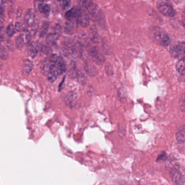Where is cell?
I'll return each instance as SVG.
<instances>
[{
    "label": "cell",
    "instance_id": "cell-22",
    "mask_svg": "<svg viewBox=\"0 0 185 185\" xmlns=\"http://www.w3.org/2000/svg\"><path fill=\"white\" fill-rule=\"evenodd\" d=\"M25 43H26L25 38L23 34H21L16 39V46L19 50H21V48H22L24 45H25Z\"/></svg>",
    "mask_w": 185,
    "mask_h": 185
},
{
    "label": "cell",
    "instance_id": "cell-3",
    "mask_svg": "<svg viewBox=\"0 0 185 185\" xmlns=\"http://www.w3.org/2000/svg\"><path fill=\"white\" fill-rule=\"evenodd\" d=\"M87 10L88 11L87 14L90 20L94 21H98L99 22L100 25L103 26L102 22H103V20L104 19V18L103 12L98 6L92 3L91 5H90L87 8ZM103 22L105 23V22Z\"/></svg>",
    "mask_w": 185,
    "mask_h": 185
},
{
    "label": "cell",
    "instance_id": "cell-21",
    "mask_svg": "<svg viewBox=\"0 0 185 185\" xmlns=\"http://www.w3.org/2000/svg\"><path fill=\"white\" fill-rule=\"evenodd\" d=\"M51 67V62L50 61L49 58L46 59L41 65V72L43 74V75L47 76L48 74V71L50 70Z\"/></svg>",
    "mask_w": 185,
    "mask_h": 185
},
{
    "label": "cell",
    "instance_id": "cell-5",
    "mask_svg": "<svg viewBox=\"0 0 185 185\" xmlns=\"http://www.w3.org/2000/svg\"><path fill=\"white\" fill-rule=\"evenodd\" d=\"M185 43H179L174 44L170 48V53L173 58L181 59L185 58Z\"/></svg>",
    "mask_w": 185,
    "mask_h": 185
},
{
    "label": "cell",
    "instance_id": "cell-11",
    "mask_svg": "<svg viewBox=\"0 0 185 185\" xmlns=\"http://www.w3.org/2000/svg\"><path fill=\"white\" fill-rule=\"evenodd\" d=\"M78 22L83 27H87L89 25L90 19L87 13L84 10H79L78 16Z\"/></svg>",
    "mask_w": 185,
    "mask_h": 185
},
{
    "label": "cell",
    "instance_id": "cell-33",
    "mask_svg": "<svg viewBox=\"0 0 185 185\" xmlns=\"http://www.w3.org/2000/svg\"><path fill=\"white\" fill-rule=\"evenodd\" d=\"M93 3V0H83L82 5L85 9H86L89 7V6L91 5Z\"/></svg>",
    "mask_w": 185,
    "mask_h": 185
},
{
    "label": "cell",
    "instance_id": "cell-29",
    "mask_svg": "<svg viewBox=\"0 0 185 185\" xmlns=\"http://www.w3.org/2000/svg\"><path fill=\"white\" fill-rule=\"evenodd\" d=\"M23 34H24V36H25V38L26 43H30L31 39H32V36H31V33H30V32L27 31V30H25L24 31Z\"/></svg>",
    "mask_w": 185,
    "mask_h": 185
},
{
    "label": "cell",
    "instance_id": "cell-18",
    "mask_svg": "<svg viewBox=\"0 0 185 185\" xmlns=\"http://www.w3.org/2000/svg\"><path fill=\"white\" fill-rule=\"evenodd\" d=\"M9 54L6 48L5 45L3 43L2 41L0 42V58L3 60H5L8 58Z\"/></svg>",
    "mask_w": 185,
    "mask_h": 185
},
{
    "label": "cell",
    "instance_id": "cell-26",
    "mask_svg": "<svg viewBox=\"0 0 185 185\" xmlns=\"http://www.w3.org/2000/svg\"><path fill=\"white\" fill-rule=\"evenodd\" d=\"M118 98L121 101H124L127 98V93L125 90V89L123 88H120L118 90Z\"/></svg>",
    "mask_w": 185,
    "mask_h": 185
},
{
    "label": "cell",
    "instance_id": "cell-20",
    "mask_svg": "<svg viewBox=\"0 0 185 185\" xmlns=\"http://www.w3.org/2000/svg\"><path fill=\"white\" fill-rule=\"evenodd\" d=\"M176 69L180 74L185 75V58L179 59L176 65Z\"/></svg>",
    "mask_w": 185,
    "mask_h": 185
},
{
    "label": "cell",
    "instance_id": "cell-27",
    "mask_svg": "<svg viewBox=\"0 0 185 185\" xmlns=\"http://www.w3.org/2000/svg\"><path fill=\"white\" fill-rule=\"evenodd\" d=\"M85 69L87 74H88L89 75L93 76L96 74L97 71L96 69H94V67L92 66L91 65L87 64L85 67Z\"/></svg>",
    "mask_w": 185,
    "mask_h": 185
},
{
    "label": "cell",
    "instance_id": "cell-9",
    "mask_svg": "<svg viewBox=\"0 0 185 185\" xmlns=\"http://www.w3.org/2000/svg\"><path fill=\"white\" fill-rule=\"evenodd\" d=\"M56 71L58 75H61L65 72L66 70V64L65 61L61 57H58L57 60L54 63Z\"/></svg>",
    "mask_w": 185,
    "mask_h": 185
},
{
    "label": "cell",
    "instance_id": "cell-12",
    "mask_svg": "<svg viewBox=\"0 0 185 185\" xmlns=\"http://www.w3.org/2000/svg\"><path fill=\"white\" fill-rule=\"evenodd\" d=\"M36 20V15L32 9H29L26 13L24 17V21L26 25L28 27L33 26L34 23L35 22Z\"/></svg>",
    "mask_w": 185,
    "mask_h": 185
},
{
    "label": "cell",
    "instance_id": "cell-14",
    "mask_svg": "<svg viewBox=\"0 0 185 185\" xmlns=\"http://www.w3.org/2000/svg\"><path fill=\"white\" fill-rule=\"evenodd\" d=\"M33 62L29 59H26L23 61L22 67V72L25 76H28L31 74L33 69Z\"/></svg>",
    "mask_w": 185,
    "mask_h": 185
},
{
    "label": "cell",
    "instance_id": "cell-4",
    "mask_svg": "<svg viewBox=\"0 0 185 185\" xmlns=\"http://www.w3.org/2000/svg\"><path fill=\"white\" fill-rule=\"evenodd\" d=\"M170 177L174 184L178 185H185V175L181 171L180 166L175 165L170 172Z\"/></svg>",
    "mask_w": 185,
    "mask_h": 185
},
{
    "label": "cell",
    "instance_id": "cell-16",
    "mask_svg": "<svg viewBox=\"0 0 185 185\" xmlns=\"http://www.w3.org/2000/svg\"><path fill=\"white\" fill-rule=\"evenodd\" d=\"M79 10H80L79 9L74 7L70 10L67 11L65 14L66 20H70L73 19H77L78 20V16Z\"/></svg>",
    "mask_w": 185,
    "mask_h": 185
},
{
    "label": "cell",
    "instance_id": "cell-19",
    "mask_svg": "<svg viewBox=\"0 0 185 185\" xmlns=\"http://www.w3.org/2000/svg\"><path fill=\"white\" fill-rule=\"evenodd\" d=\"M59 36V35L54 32L49 33L46 37V42L48 45H53L56 43Z\"/></svg>",
    "mask_w": 185,
    "mask_h": 185
},
{
    "label": "cell",
    "instance_id": "cell-28",
    "mask_svg": "<svg viewBox=\"0 0 185 185\" xmlns=\"http://www.w3.org/2000/svg\"><path fill=\"white\" fill-rule=\"evenodd\" d=\"M185 94H183L180 97L179 99V107H180L181 111L184 112H185Z\"/></svg>",
    "mask_w": 185,
    "mask_h": 185
},
{
    "label": "cell",
    "instance_id": "cell-7",
    "mask_svg": "<svg viewBox=\"0 0 185 185\" xmlns=\"http://www.w3.org/2000/svg\"><path fill=\"white\" fill-rule=\"evenodd\" d=\"M78 101V96L76 92L74 91L69 92L66 94L65 99V104L67 107L70 109H73L76 105Z\"/></svg>",
    "mask_w": 185,
    "mask_h": 185
},
{
    "label": "cell",
    "instance_id": "cell-8",
    "mask_svg": "<svg viewBox=\"0 0 185 185\" xmlns=\"http://www.w3.org/2000/svg\"><path fill=\"white\" fill-rule=\"evenodd\" d=\"M78 22V20L77 19L67 20V22L64 27V32L69 34H74L76 30Z\"/></svg>",
    "mask_w": 185,
    "mask_h": 185
},
{
    "label": "cell",
    "instance_id": "cell-23",
    "mask_svg": "<svg viewBox=\"0 0 185 185\" xmlns=\"http://www.w3.org/2000/svg\"><path fill=\"white\" fill-rule=\"evenodd\" d=\"M49 27H50V25L48 22L45 21L43 23V25L41 26L40 32H39V36L40 37H43L44 36H46L48 29H49Z\"/></svg>",
    "mask_w": 185,
    "mask_h": 185
},
{
    "label": "cell",
    "instance_id": "cell-13",
    "mask_svg": "<svg viewBox=\"0 0 185 185\" xmlns=\"http://www.w3.org/2000/svg\"><path fill=\"white\" fill-rule=\"evenodd\" d=\"M89 36L91 41L95 43H99L101 40V36L99 35V32L95 26H92L89 32Z\"/></svg>",
    "mask_w": 185,
    "mask_h": 185
},
{
    "label": "cell",
    "instance_id": "cell-37",
    "mask_svg": "<svg viewBox=\"0 0 185 185\" xmlns=\"http://www.w3.org/2000/svg\"><path fill=\"white\" fill-rule=\"evenodd\" d=\"M0 17L3 18L4 17V8L2 5H0Z\"/></svg>",
    "mask_w": 185,
    "mask_h": 185
},
{
    "label": "cell",
    "instance_id": "cell-32",
    "mask_svg": "<svg viewBox=\"0 0 185 185\" xmlns=\"http://www.w3.org/2000/svg\"><path fill=\"white\" fill-rule=\"evenodd\" d=\"M59 1L63 2V5L64 9H68L71 5V0H58Z\"/></svg>",
    "mask_w": 185,
    "mask_h": 185
},
{
    "label": "cell",
    "instance_id": "cell-36",
    "mask_svg": "<svg viewBox=\"0 0 185 185\" xmlns=\"http://www.w3.org/2000/svg\"><path fill=\"white\" fill-rule=\"evenodd\" d=\"M7 47H8L9 50H10L11 51H13V43L10 40L8 41L7 43Z\"/></svg>",
    "mask_w": 185,
    "mask_h": 185
},
{
    "label": "cell",
    "instance_id": "cell-24",
    "mask_svg": "<svg viewBox=\"0 0 185 185\" xmlns=\"http://www.w3.org/2000/svg\"><path fill=\"white\" fill-rule=\"evenodd\" d=\"M76 77L78 79L79 83L82 85L83 86H84V85L86 84L87 78H86L85 74L83 72H77Z\"/></svg>",
    "mask_w": 185,
    "mask_h": 185
},
{
    "label": "cell",
    "instance_id": "cell-6",
    "mask_svg": "<svg viewBox=\"0 0 185 185\" xmlns=\"http://www.w3.org/2000/svg\"><path fill=\"white\" fill-rule=\"evenodd\" d=\"M90 54L91 57L92 58L97 64L101 65L104 63V57L101 54V52L100 51L99 49L95 47L92 48L90 51Z\"/></svg>",
    "mask_w": 185,
    "mask_h": 185
},
{
    "label": "cell",
    "instance_id": "cell-31",
    "mask_svg": "<svg viewBox=\"0 0 185 185\" xmlns=\"http://www.w3.org/2000/svg\"><path fill=\"white\" fill-rule=\"evenodd\" d=\"M15 28L16 31H18L19 32H24L25 31L26 29L23 25L20 22H16L15 25Z\"/></svg>",
    "mask_w": 185,
    "mask_h": 185
},
{
    "label": "cell",
    "instance_id": "cell-35",
    "mask_svg": "<svg viewBox=\"0 0 185 185\" xmlns=\"http://www.w3.org/2000/svg\"><path fill=\"white\" fill-rule=\"evenodd\" d=\"M41 49L43 52L45 53H49L51 52V48L48 47V46H44Z\"/></svg>",
    "mask_w": 185,
    "mask_h": 185
},
{
    "label": "cell",
    "instance_id": "cell-1",
    "mask_svg": "<svg viewBox=\"0 0 185 185\" xmlns=\"http://www.w3.org/2000/svg\"><path fill=\"white\" fill-rule=\"evenodd\" d=\"M148 33L150 39L160 46H168L171 42L167 33L159 27H150Z\"/></svg>",
    "mask_w": 185,
    "mask_h": 185
},
{
    "label": "cell",
    "instance_id": "cell-15",
    "mask_svg": "<svg viewBox=\"0 0 185 185\" xmlns=\"http://www.w3.org/2000/svg\"><path fill=\"white\" fill-rule=\"evenodd\" d=\"M176 139L177 142L184 145L185 142V126L184 124L181 125L176 132Z\"/></svg>",
    "mask_w": 185,
    "mask_h": 185
},
{
    "label": "cell",
    "instance_id": "cell-38",
    "mask_svg": "<svg viewBox=\"0 0 185 185\" xmlns=\"http://www.w3.org/2000/svg\"><path fill=\"white\" fill-rule=\"evenodd\" d=\"M22 13V10L21 9H19L18 10V13H17V17L18 18H20Z\"/></svg>",
    "mask_w": 185,
    "mask_h": 185
},
{
    "label": "cell",
    "instance_id": "cell-30",
    "mask_svg": "<svg viewBox=\"0 0 185 185\" xmlns=\"http://www.w3.org/2000/svg\"><path fill=\"white\" fill-rule=\"evenodd\" d=\"M69 74H70V76H71V77H72V78L76 77L77 72L75 65H71V67L70 69Z\"/></svg>",
    "mask_w": 185,
    "mask_h": 185
},
{
    "label": "cell",
    "instance_id": "cell-10",
    "mask_svg": "<svg viewBox=\"0 0 185 185\" xmlns=\"http://www.w3.org/2000/svg\"><path fill=\"white\" fill-rule=\"evenodd\" d=\"M40 48V45L38 42L30 43L27 50L28 56L32 58H34L38 53L39 50Z\"/></svg>",
    "mask_w": 185,
    "mask_h": 185
},
{
    "label": "cell",
    "instance_id": "cell-2",
    "mask_svg": "<svg viewBox=\"0 0 185 185\" xmlns=\"http://www.w3.org/2000/svg\"><path fill=\"white\" fill-rule=\"evenodd\" d=\"M156 7L160 13L167 17H173L175 15V10L169 0H158Z\"/></svg>",
    "mask_w": 185,
    "mask_h": 185
},
{
    "label": "cell",
    "instance_id": "cell-25",
    "mask_svg": "<svg viewBox=\"0 0 185 185\" xmlns=\"http://www.w3.org/2000/svg\"><path fill=\"white\" fill-rule=\"evenodd\" d=\"M16 29L15 26L13 23H10L8 25L6 28V34L9 37H12L15 34Z\"/></svg>",
    "mask_w": 185,
    "mask_h": 185
},
{
    "label": "cell",
    "instance_id": "cell-34",
    "mask_svg": "<svg viewBox=\"0 0 185 185\" xmlns=\"http://www.w3.org/2000/svg\"><path fill=\"white\" fill-rule=\"evenodd\" d=\"M166 156V154H165V152H162V154L159 155V156L157 157V161H161L165 159V157Z\"/></svg>",
    "mask_w": 185,
    "mask_h": 185
},
{
    "label": "cell",
    "instance_id": "cell-17",
    "mask_svg": "<svg viewBox=\"0 0 185 185\" xmlns=\"http://www.w3.org/2000/svg\"><path fill=\"white\" fill-rule=\"evenodd\" d=\"M39 10L45 16H48L51 11V7L49 5L43 2L40 3L38 5Z\"/></svg>",
    "mask_w": 185,
    "mask_h": 185
}]
</instances>
